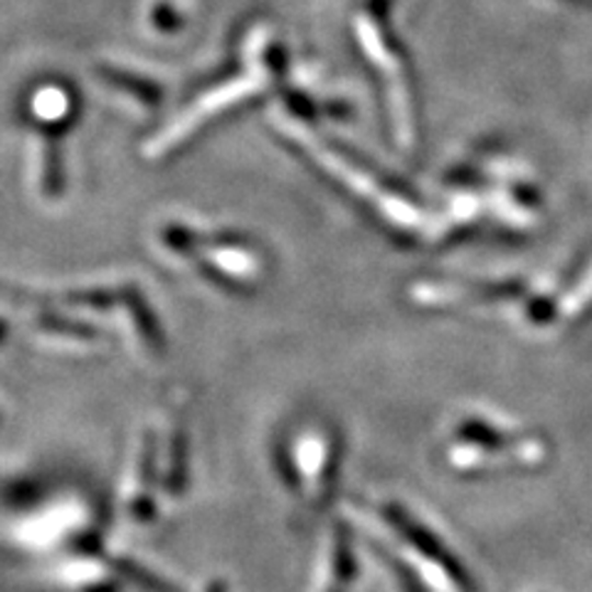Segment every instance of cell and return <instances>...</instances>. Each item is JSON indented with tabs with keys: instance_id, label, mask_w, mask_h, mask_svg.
I'll return each instance as SVG.
<instances>
[{
	"instance_id": "obj_3",
	"label": "cell",
	"mask_w": 592,
	"mask_h": 592,
	"mask_svg": "<svg viewBox=\"0 0 592 592\" xmlns=\"http://www.w3.org/2000/svg\"><path fill=\"white\" fill-rule=\"evenodd\" d=\"M112 568L118 572V578L132 582V585H136L141 592H183V590H178L175 585H171L168 580L158 578L156 572L146 570L144 566H138V562L128 560V558H114Z\"/></svg>"
},
{
	"instance_id": "obj_6",
	"label": "cell",
	"mask_w": 592,
	"mask_h": 592,
	"mask_svg": "<svg viewBox=\"0 0 592 592\" xmlns=\"http://www.w3.org/2000/svg\"><path fill=\"white\" fill-rule=\"evenodd\" d=\"M345 588H349V585H341V582H331V588H329V592H345Z\"/></svg>"
},
{
	"instance_id": "obj_1",
	"label": "cell",
	"mask_w": 592,
	"mask_h": 592,
	"mask_svg": "<svg viewBox=\"0 0 592 592\" xmlns=\"http://www.w3.org/2000/svg\"><path fill=\"white\" fill-rule=\"evenodd\" d=\"M213 240H203V230L195 225L171 223L158 232V244L173 260L187 266H201L205 280L223 286L254 284L262 276V254L254 244L237 240L235 235H213Z\"/></svg>"
},
{
	"instance_id": "obj_2",
	"label": "cell",
	"mask_w": 592,
	"mask_h": 592,
	"mask_svg": "<svg viewBox=\"0 0 592 592\" xmlns=\"http://www.w3.org/2000/svg\"><path fill=\"white\" fill-rule=\"evenodd\" d=\"M385 521L390 523V526L400 533V536L410 543V546L418 548L424 558L437 562V566L447 572V576L457 582L462 588V592H471L474 582L469 578L467 568L462 566V562L454 558V553L444 546V543L434 536L432 531H428L422 526V523L414 521L412 516H408V511H402L400 506H385L383 509Z\"/></svg>"
},
{
	"instance_id": "obj_4",
	"label": "cell",
	"mask_w": 592,
	"mask_h": 592,
	"mask_svg": "<svg viewBox=\"0 0 592 592\" xmlns=\"http://www.w3.org/2000/svg\"><path fill=\"white\" fill-rule=\"evenodd\" d=\"M87 592H116L112 582H99V585H92Z\"/></svg>"
},
{
	"instance_id": "obj_5",
	"label": "cell",
	"mask_w": 592,
	"mask_h": 592,
	"mask_svg": "<svg viewBox=\"0 0 592 592\" xmlns=\"http://www.w3.org/2000/svg\"><path fill=\"white\" fill-rule=\"evenodd\" d=\"M207 592H227V585L225 582H213V585L207 588Z\"/></svg>"
}]
</instances>
